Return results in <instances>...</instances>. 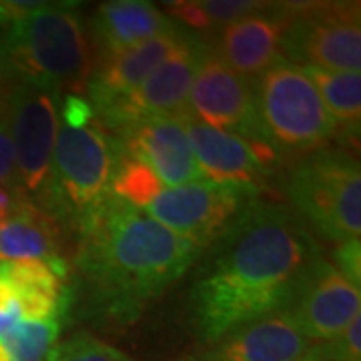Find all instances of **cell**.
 I'll return each instance as SVG.
<instances>
[{"label":"cell","mask_w":361,"mask_h":361,"mask_svg":"<svg viewBox=\"0 0 361 361\" xmlns=\"http://www.w3.org/2000/svg\"><path fill=\"white\" fill-rule=\"evenodd\" d=\"M209 249L191 289L195 331L207 345L261 317L285 313L323 257L293 211L263 201Z\"/></svg>","instance_id":"obj_1"},{"label":"cell","mask_w":361,"mask_h":361,"mask_svg":"<svg viewBox=\"0 0 361 361\" xmlns=\"http://www.w3.org/2000/svg\"><path fill=\"white\" fill-rule=\"evenodd\" d=\"M78 269L106 310L129 317L179 281L205 251L111 195L78 225Z\"/></svg>","instance_id":"obj_2"},{"label":"cell","mask_w":361,"mask_h":361,"mask_svg":"<svg viewBox=\"0 0 361 361\" xmlns=\"http://www.w3.org/2000/svg\"><path fill=\"white\" fill-rule=\"evenodd\" d=\"M75 2H37L0 23V82L23 80L78 94L92 73L90 42Z\"/></svg>","instance_id":"obj_3"},{"label":"cell","mask_w":361,"mask_h":361,"mask_svg":"<svg viewBox=\"0 0 361 361\" xmlns=\"http://www.w3.org/2000/svg\"><path fill=\"white\" fill-rule=\"evenodd\" d=\"M121 157V142L99 115L82 125L59 121L51 177L37 205L54 219L66 217L78 227L113 195L111 189Z\"/></svg>","instance_id":"obj_4"},{"label":"cell","mask_w":361,"mask_h":361,"mask_svg":"<svg viewBox=\"0 0 361 361\" xmlns=\"http://www.w3.org/2000/svg\"><path fill=\"white\" fill-rule=\"evenodd\" d=\"M285 195L310 231L336 245L360 239L361 171L353 155L323 149L303 157L285 180Z\"/></svg>","instance_id":"obj_5"},{"label":"cell","mask_w":361,"mask_h":361,"mask_svg":"<svg viewBox=\"0 0 361 361\" xmlns=\"http://www.w3.org/2000/svg\"><path fill=\"white\" fill-rule=\"evenodd\" d=\"M259 130L275 153L315 151L336 137L337 127L305 68L277 63L253 78Z\"/></svg>","instance_id":"obj_6"},{"label":"cell","mask_w":361,"mask_h":361,"mask_svg":"<svg viewBox=\"0 0 361 361\" xmlns=\"http://www.w3.org/2000/svg\"><path fill=\"white\" fill-rule=\"evenodd\" d=\"M61 101L63 92L54 87L23 80L0 82V104L14 147L16 187L35 203L42 199L51 177Z\"/></svg>","instance_id":"obj_7"},{"label":"cell","mask_w":361,"mask_h":361,"mask_svg":"<svg viewBox=\"0 0 361 361\" xmlns=\"http://www.w3.org/2000/svg\"><path fill=\"white\" fill-rule=\"evenodd\" d=\"M285 63L329 73H360V2H285Z\"/></svg>","instance_id":"obj_8"},{"label":"cell","mask_w":361,"mask_h":361,"mask_svg":"<svg viewBox=\"0 0 361 361\" xmlns=\"http://www.w3.org/2000/svg\"><path fill=\"white\" fill-rule=\"evenodd\" d=\"M257 201L255 187L201 179L180 187H165L142 211L205 251Z\"/></svg>","instance_id":"obj_9"},{"label":"cell","mask_w":361,"mask_h":361,"mask_svg":"<svg viewBox=\"0 0 361 361\" xmlns=\"http://www.w3.org/2000/svg\"><path fill=\"white\" fill-rule=\"evenodd\" d=\"M207 47V39L187 35L179 49L157 66L137 89L97 113L104 127L118 130L145 118L183 113Z\"/></svg>","instance_id":"obj_10"},{"label":"cell","mask_w":361,"mask_h":361,"mask_svg":"<svg viewBox=\"0 0 361 361\" xmlns=\"http://www.w3.org/2000/svg\"><path fill=\"white\" fill-rule=\"evenodd\" d=\"M185 111L209 127L263 142L259 130L253 80L237 75L207 47L197 68Z\"/></svg>","instance_id":"obj_11"},{"label":"cell","mask_w":361,"mask_h":361,"mask_svg":"<svg viewBox=\"0 0 361 361\" xmlns=\"http://www.w3.org/2000/svg\"><path fill=\"white\" fill-rule=\"evenodd\" d=\"M361 310V291L322 257L310 271L283 315L307 341L339 336Z\"/></svg>","instance_id":"obj_12"},{"label":"cell","mask_w":361,"mask_h":361,"mask_svg":"<svg viewBox=\"0 0 361 361\" xmlns=\"http://www.w3.org/2000/svg\"><path fill=\"white\" fill-rule=\"evenodd\" d=\"M203 179L241 183L259 189L275 167L277 153L265 142H255L227 130L209 127L187 111L179 113Z\"/></svg>","instance_id":"obj_13"},{"label":"cell","mask_w":361,"mask_h":361,"mask_svg":"<svg viewBox=\"0 0 361 361\" xmlns=\"http://www.w3.org/2000/svg\"><path fill=\"white\" fill-rule=\"evenodd\" d=\"M115 133L123 153L147 165L165 187L203 179L179 115L145 118Z\"/></svg>","instance_id":"obj_14"},{"label":"cell","mask_w":361,"mask_h":361,"mask_svg":"<svg viewBox=\"0 0 361 361\" xmlns=\"http://www.w3.org/2000/svg\"><path fill=\"white\" fill-rule=\"evenodd\" d=\"M285 28V2H265L255 13L219 28L217 37L209 40V44L231 71L253 80L269 71L273 65L283 61L281 40Z\"/></svg>","instance_id":"obj_15"},{"label":"cell","mask_w":361,"mask_h":361,"mask_svg":"<svg viewBox=\"0 0 361 361\" xmlns=\"http://www.w3.org/2000/svg\"><path fill=\"white\" fill-rule=\"evenodd\" d=\"M311 341L283 313L261 317L179 361H301Z\"/></svg>","instance_id":"obj_16"},{"label":"cell","mask_w":361,"mask_h":361,"mask_svg":"<svg viewBox=\"0 0 361 361\" xmlns=\"http://www.w3.org/2000/svg\"><path fill=\"white\" fill-rule=\"evenodd\" d=\"M187 35L189 32L177 25L169 32H163L142 44L101 59V65L90 73L87 82L89 103L94 106V111L101 113L133 92L157 66L179 49Z\"/></svg>","instance_id":"obj_17"},{"label":"cell","mask_w":361,"mask_h":361,"mask_svg":"<svg viewBox=\"0 0 361 361\" xmlns=\"http://www.w3.org/2000/svg\"><path fill=\"white\" fill-rule=\"evenodd\" d=\"M89 26L104 59L155 39L177 25L153 2L111 0L94 11Z\"/></svg>","instance_id":"obj_18"},{"label":"cell","mask_w":361,"mask_h":361,"mask_svg":"<svg viewBox=\"0 0 361 361\" xmlns=\"http://www.w3.org/2000/svg\"><path fill=\"white\" fill-rule=\"evenodd\" d=\"M56 261L59 231L54 217L32 199H26L18 213L0 227V263L6 261Z\"/></svg>","instance_id":"obj_19"},{"label":"cell","mask_w":361,"mask_h":361,"mask_svg":"<svg viewBox=\"0 0 361 361\" xmlns=\"http://www.w3.org/2000/svg\"><path fill=\"white\" fill-rule=\"evenodd\" d=\"M313 80L337 130H360L361 118V75L360 73H329L313 66H303Z\"/></svg>","instance_id":"obj_20"},{"label":"cell","mask_w":361,"mask_h":361,"mask_svg":"<svg viewBox=\"0 0 361 361\" xmlns=\"http://www.w3.org/2000/svg\"><path fill=\"white\" fill-rule=\"evenodd\" d=\"M265 2L255 0H177L165 2V14L193 30H219L233 20L255 13Z\"/></svg>","instance_id":"obj_21"},{"label":"cell","mask_w":361,"mask_h":361,"mask_svg":"<svg viewBox=\"0 0 361 361\" xmlns=\"http://www.w3.org/2000/svg\"><path fill=\"white\" fill-rule=\"evenodd\" d=\"M63 319L20 322L0 337V361H47L61 336Z\"/></svg>","instance_id":"obj_22"},{"label":"cell","mask_w":361,"mask_h":361,"mask_svg":"<svg viewBox=\"0 0 361 361\" xmlns=\"http://www.w3.org/2000/svg\"><path fill=\"white\" fill-rule=\"evenodd\" d=\"M163 189L165 185L157 179L151 169L123 153L116 165L113 189H111L116 199L142 211Z\"/></svg>","instance_id":"obj_23"},{"label":"cell","mask_w":361,"mask_h":361,"mask_svg":"<svg viewBox=\"0 0 361 361\" xmlns=\"http://www.w3.org/2000/svg\"><path fill=\"white\" fill-rule=\"evenodd\" d=\"M47 361H133L123 351L97 337L78 334L51 349Z\"/></svg>","instance_id":"obj_24"},{"label":"cell","mask_w":361,"mask_h":361,"mask_svg":"<svg viewBox=\"0 0 361 361\" xmlns=\"http://www.w3.org/2000/svg\"><path fill=\"white\" fill-rule=\"evenodd\" d=\"M361 355V315H357L348 327L319 345L310 349L307 357L317 361H360Z\"/></svg>","instance_id":"obj_25"},{"label":"cell","mask_w":361,"mask_h":361,"mask_svg":"<svg viewBox=\"0 0 361 361\" xmlns=\"http://www.w3.org/2000/svg\"><path fill=\"white\" fill-rule=\"evenodd\" d=\"M348 281L361 287V243L360 239H348L337 243L336 265H334Z\"/></svg>","instance_id":"obj_26"},{"label":"cell","mask_w":361,"mask_h":361,"mask_svg":"<svg viewBox=\"0 0 361 361\" xmlns=\"http://www.w3.org/2000/svg\"><path fill=\"white\" fill-rule=\"evenodd\" d=\"M20 322H23V313H20L16 291L8 281V277L0 269V337L6 336Z\"/></svg>","instance_id":"obj_27"},{"label":"cell","mask_w":361,"mask_h":361,"mask_svg":"<svg viewBox=\"0 0 361 361\" xmlns=\"http://www.w3.org/2000/svg\"><path fill=\"white\" fill-rule=\"evenodd\" d=\"M0 187H16L14 147L2 104H0Z\"/></svg>","instance_id":"obj_28"},{"label":"cell","mask_w":361,"mask_h":361,"mask_svg":"<svg viewBox=\"0 0 361 361\" xmlns=\"http://www.w3.org/2000/svg\"><path fill=\"white\" fill-rule=\"evenodd\" d=\"M26 199L28 197L16 187H0V227L13 219Z\"/></svg>","instance_id":"obj_29"},{"label":"cell","mask_w":361,"mask_h":361,"mask_svg":"<svg viewBox=\"0 0 361 361\" xmlns=\"http://www.w3.org/2000/svg\"><path fill=\"white\" fill-rule=\"evenodd\" d=\"M301 361H317V360H311V357H305V360H301Z\"/></svg>","instance_id":"obj_30"}]
</instances>
